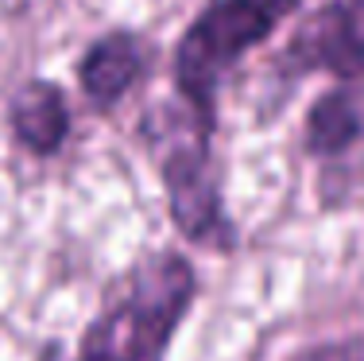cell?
I'll return each mask as SVG.
<instances>
[{
    "mask_svg": "<svg viewBox=\"0 0 364 361\" xmlns=\"http://www.w3.org/2000/svg\"><path fill=\"white\" fill-rule=\"evenodd\" d=\"M306 0H205L171 51V82L190 117L218 132L221 90L240 63L259 51Z\"/></svg>",
    "mask_w": 364,
    "mask_h": 361,
    "instance_id": "2",
    "label": "cell"
},
{
    "mask_svg": "<svg viewBox=\"0 0 364 361\" xmlns=\"http://www.w3.org/2000/svg\"><path fill=\"white\" fill-rule=\"evenodd\" d=\"M275 70L287 82L329 74L341 85H364V0L314 4L275 55Z\"/></svg>",
    "mask_w": 364,
    "mask_h": 361,
    "instance_id": "4",
    "label": "cell"
},
{
    "mask_svg": "<svg viewBox=\"0 0 364 361\" xmlns=\"http://www.w3.org/2000/svg\"><path fill=\"white\" fill-rule=\"evenodd\" d=\"M364 144V98L353 85H329L306 109L302 120V148L310 159L333 163Z\"/></svg>",
    "mask_w": 364,
    "mask_h": 361,
    "instance_id": "7",
    "label": "cell"
},
{
    "mask_svg": "<svg viewBox=\"0 0 364 361\" xmlns=\"http://www.w3.org/2000/svg\"><path fill=\"white\" fill-rule=\"evenodd\" d=\"M144 140L159 167V183L167 194V214L175 229L190 245L232 253L237 226L225 210L221 175L218 159H213V132H205L186 109L171 113L163 105L144 117Z\"/></svg>",
    "mask_w": 364,
    "mask_h": 361,
    "instance_id": "3",
    "label": "cell"
},
{
    "mask_svg": "<svg viewBox=\"0 0 364 361\" xmlns=\"http://www.w3.org/2000/svg\"><path fill=\"white\" fill-rule=\"evenodd\" d=\"M74 128L70 98L50 78H28L8 98V132L28 156L55 159Z\"/></svg>",
    "mask_w": 364,
    "mask_h": 361,
    "instance_id": "6",
    "label": "cell"
},
{
    "mask_svg": "<svg viewBox=\"0 0 364 361\" xmlns=\"http://www.w3.org/2000/svg\"><path fill=\"white\" fill-rule=\"evenodd\" d=\"M198 295V272L175 248L144 256L120 276L97 319L85 326L74 361H167Z\"/></svg>",
    "mask_w": 364,
    "mask_h": 361,
    "instance_id": "1",
    "label": "cell"
},
{
    "mask_svg": "<svg viewBox=\"0 0 364 361\" xmlns=\"http://www.w3.org/2000/svg\"><path fill=\"white\" fill-rule=\"evenodd\" d=\"M155 66V43L136 28H109L85 43L74 78L93 113H112L132 90H140Z\"/></svg>",
    "mask_w": 364,
    "mask_h": 361,
    "instance_id": "5",
    "label": "cell"
},
{
    "mask_svg": "<svg viewBox=\"0 0 364 361\" xmlns=\"http://www.w3.org/2000/svg\"><path fill=\"white\" fill-rule=\"evenodd\" d=\"M299 361H364V342L360 338H345V342H326V346L302 354Z\"/></svg>",
    "mask_w": 364,
    "mask_h": 361,
    "instance_id": "8",
    "label": "cell"
}]
</instances>
